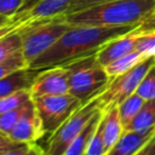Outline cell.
Returning <instances> with one entry per match:
<instances>
[{"label": "cell", "mask_w": 155, "mask_h": 155, "mask_svg": "<svg viewBox=\"0 0 155 155\" xmlns=\"http://www.w3.org/2000/svg\"><path fill=\"white\" fill-rule=\"evenodd\" d=\"M137 27H96L71 25L48 50L35 58L28 68L41 70L69 64L76 59L96 54L108 40L125 34Z\"/></svg>", "instance_id": "1"}, {"label": "cell", "mask_w": 155, "mask_h": 155, "mask_svg": "<svg viewBox=\"0 0 155 155\" xmlns=\"http://www.w3.org/2000/svg\"><path fill=\"white\" fill-rule=\"evenodd\" d=\"M155 10V0H119L65 15L71 25L138 27Z\"/></svg>", "instance_id": "2"}, {"label": "cell", "mask_w": 155, "mask_h": 155, "mask_svg": "<svg viewBox=\"0 0 155 155\" xmlns=\"http://www.w3.org/2000/svg\"><path fill=\"white\" fill-rule=\"evenodd\" d=\"M69 70V93L81 104L97 98L109 85L111 78L101 65L96 54H91L65 64Z\"/></svg>", "instance_id": "3"}, {"label": "cell", "mask_w": 155, "mask_h": 155, "mask_svg": "<svg viewBox=\"0 0 155 155\" xmlns=\"http://www.w3.org/2000/svg\"><path fill=\"white\" fill-rule=\"evenodd\" d=\"M71 24L67 21L65 15L56 16L47 19L25 22L19 29L21 51L29 65L35 58L48 50Z\"/></svg>", "instance_id": "4"}, {"label": "cell", "mask_w": 155, "mask_h": 155, "mask_svg": "<svg viewBox=\"0 0 155 155\" xmlns=\"http://www.w3.org/2000/svg\"><path fill=\"white\" fill-rule=\"evenodd\" d=\"M99 110L97 98L81 104L79 109L50 134L46 142V155H64L70 143Z\"/></svg>", "instance_id": "5"}, {"label": "cell", "mask_w": 155, "mask_h": 155, "mask_svg": "<svg viewBox=\"0 0 155 155\" xmlns=\"http://www.w3.org/2000/svg\"><path fill=\"white\" fill-rule=\"evenodd\" d=\"M33 102L46 134L54 132L81 105V102L70 93L35 97Z\"/></svg>", "instance_id": "6"}, {"label": "cell", "mask_w": 155, "mask_h": 155, "mask_svg": "<svg viewBox=\"0 0 155 155\" xmlns=\"http://www.w3.org/2000/svg\"><path fill=\"white\" fill-rule=\"evenodd\" d=\"M154 63H155V57L145 58L128 71L119 76L111 78L107 88L97 97L99 109L104 110L110 105H117L124 99H126L132 93H134L140 80Z\"/></svg>", "instance_id": "7"}, {"label": "cell", "mask_w": 155, "mask_h": 155, "mask_svg": "<svg viewBox=\"0 0 155 155\" xmlns=\"http://www.w3.org/2000/svg\"><path fill=\"white\" fill-rule=\"evenodd\" d=\"M31 98L69 93V70L65 65L39 70L30 88Z\"/></svg>", "instance_id": "8"}, {"label": "cell", "mask_w": 155, "mask_h": 155, "mask_svg": "<svg viewBox=\"0 0 155 155\" xmlns=\"http://www.w3.org/2000/svg\"><path fill=\"white\" fill-rule=\"evenodd\" d=\"M44 127L41 125L40 117L36 113L33 98L29 103L27 110L22 115V117L18 120V122L13 126L11 132L7 134L13 142L16 143H34L38 139H40L42 136H45Z\"/></svg>", "instance_id": "9"}, {"label": "cell", "mask_w": 155, "mask_h": 155, "mask_svg": "<svg viewBox=\"0 0 155 155\" xmlns=\"http://www.w3.org/2000/svg\"><path fill=\"white\" fill-rule=\"evenodd\" d=\"M73 0H38L13 16L15 22H33L65 15Z\"/></svg>", "instance_id": "10"}, {"label": "cell", "mask_w": 155, "mask_h": 155, "mask_svg": "<svg viewBox=\"0 0 155 155\" xmlns=\"http://www.w3.org/2000/svg\"><path fill=\"white\" fill-rule=\"evenodd\" d=\"M137 28H134L125 34H121L119 36H115V38L108 40L105 44H103L101 46V48L96 52V58H97L98 63L101 65L105 67L109 63H111L113 61L134 51Z\"/></svg>", "instance_id": "11"}, {"label": "cell", "mask_w": 155, "mask_h": 155, "mask_svg": "<svg viewBox=\"0 0 155 155\" xmlns=\"http://www.w3.org/2000/svg\"><path fill=\"white\" fill-rule=\"evenodd\" d=\"M155 134V127L142 131H124L117 142L105 155H134Z\"/></svg>", "instance_id": "12"}, {"label": "cell", "mask_w": 155, "mask_h": 155, "mask_svg": "<svg viewBox=\"0 0 155 155\" xmlns=\"http://www.w3.org/2000/svg\"><path fill=\"white\" fill-rule=\"evenodd\" d=\"M101 127H102L105 150L108 151L117 142V139L121 137V134L125 131L119 116L117 105H110L104 110H102Z\"/></svg>", "instance_id": "13"}, {"label": "cell", "mask_w": 155, "mask_h": 155, "mask_svg": "<svg viewBox=\"0 0 155 155\" xmlns=\"http://www.w3.org/2000/svg\"><path fill=\"white\" fill-rule=\"evenodd\" d=\"M39 70L22 68L0 79V98L6 97L19 90H29Z\"/></svg>", "instance_id": "14"}, {"label": "cell", "mask_w": 155, "mask_h": 155, "mask_svg": "<svg viewBox=\"0 0 155 155\" xmlns=\"http://www.w3.org/2000/svg\"><path fill=\"white\" fill-rule=\"evenodd\" d=\"M102 117V110H99L87 124L86 126L82 128V131L75 137V139L70 143V145L68 147L67 151L64 153V155H84L86 151V148L92 138V136L94 134L97 126L101 121Z\"/></svg>", "instance_id": "15"}, {"label": "cell", "mask_w": 155, "mask_h": 155, "mask_svg": "<svg viewBox=\"0 0 155 155\" xmlns=\"http://www.w3.org/2000/svg\"><path fill=\"white\" fill-rule=\"evenodd\" d=\"M155 127V98L144 101L142 108L125 131H142Z\"/></svg>", "instance_id": "16"}, {"label": "cell", "mask_w": 155, "mask_h": 155, "mask_svg": "<svg viewBox=\"0 0 155 155\" xmlns=\"http://www.w3.org/2000/svg\"><path fill=\"white\" fill-rule=\"evenodd\" d=\"M143 59H145V58L140 53H138L137 51H132V52L113 61L104 68L110 78H115V76H119V75L128 71L130 69L136 67L138 63H140Z\"/></svg>", "instance_id": "17"}, {"label": "cell", "mask_w": 155, "mask_h": 155, "mask_svg": "<svg viewBox=\"0 0 155 155\" xmlns=\"http://www.w3.org/2000/svg\"><path fill=\"white\" fill-rule=\"evenodd\" d=\"M143 103H144V99L134 92L130 97L124 99L120 104H117L119 116H120L121 124L124 126V130H126L128 127L131 121L134 119V116L137 115V113L142 108Z\"/></svg>", "instance_id": "18"}, {"label": "cell", "mask_w": 155, "mask_h": 155, "mask_svg": "<svg viewBox=\"0 0 155 155\" xmlns=\"http://www.w3.org/2000/svg\"><path fill=\"white\" fill-rule=\"evenodd\" d=\"M134 51L140 53L144 58L155 57V29L137 28V38Z\"/></svg>", "instance_id": "19"}, {"label": "cell", "mask_w": 155, "mask_h": 155, "mask_svg": "<svg viewBox=\"0 0 155 155\" xmlns=\"http://www.w3.org/2000/svg\"><path fill=\"white\" fill-rule=\"evenodd\" d=\"M30 102H31V99L28 101L27 103H24L23 105L18 107V108H15L12 110H8L6 113L0 114V133L7 136L11 132L13 126L18 122V120L22 117V115L27 110V108H28Z\"/></svg>", "instance_id": "20"}, {"label": "cell", "mask_w": 155, "mask_h": 155, "mask_svg": "<svg viewBox=\"0 0 155 155\" xmlns=\"http://www.w3.org/2000/svg\"><path fill=\"white\" fill-rule=\"evenodd\" d=\"M31 99L29 90H19L6 97L0 98V114L18 108Z\"/></svg>", "instance_id": "21"}, {"label": "cell", "mask_w": 155, "mask_h": 155, "mask_svg": "<svg viewBox=\"0 0 155 155\" xmlns=\"http://www.w3.org/2000/svg\"><path fill=\"white\" fill-rule=\"evenodd\" d=\"M19 29H17V30H15V31H12V33H10L6 36H4V38L0 39V62H2L4 59H6L13 52L21 50Z\"/></svg>", "instance_id": "22"}, {"label": "cell", "mask_w": 155, "mask_h": 155, "mask_svg": "<svg viewBox=\"0 0 155 155\" xmlns=\"http://www.w3.org/2000/svg\"><path fill=\"white\" fill-rule=\"evenodd\" d=\"M136 93L140 96L144 101L155 98V63L149 68V70L140 80Z\"/></svg>", "instance_id": "23"}, {"label": "cell", "mask_w": 155, "mask_h": 155, "mask_svg": "<svg viewBox=\"0 0 155 155\" xmlns=\"http://www.w3.org/2000/svg\"><path fill=\"white\" fill-rule=\"evenodd\" d=\"M28 64L22 54V51L18 50L16 52H13L12 54H10L6 59H4L2 62H0V79L8 75L10 73L22 69V68H27Z\"/></svg>", "instance_id": "24"}, {"label": "cell", "mask_w": 155, "mask_h": 155, "mask_svg": "<svg viewBox=\"0 0 155 155\" xmlns=\"http://www.w3.org/2000/svg\"><path fill=\"white\" fill-rule=\"evenodd\" d=\"M105 153H107V150H105L103 134H102L101 121H99V124L97 126V130H96L94 134L92 136L84 155H105Z\"/></svg>", "instance_id": "25"}, {"label": "cell", "mask_w": 155, "mask_h": 155, "mask_svg": "<svg viewBox=\"0 0 155 155\" xmlns=\"http://www.w3.org/2000/svg\"><path fill=\"white\" fill-rule=\"evenodd\" d=\"M27 6V0H0V15L13 18Z\"/></svg>", "instance_id": "26"}, {"label": "cell", "mask_w": 155, "mask_h": 155, "mask_svg": "<svg viewBox=\"0 0 155 155\" xmlns=\"http://www.w3.org/2000/svg\"><path fill=\"white\" fill-rule=\"evenodd\" d=\"M111 1H119V0H73L71 5L69 6L65 15L75 13V12H79V11L88 8V7L97 6V5L105 4V2H111Z\"/></svg>", "instance_id": "27"}, {"label": "cell", "mask_w": 155, "mask_h": 155, "mask_svg": "<svg viewBox=\"0 0 155 155\" xmlns=\"http://www.w3.org/2000/svg\"><path fill=\"white\" fill-rule=\"evenodd\" d=\"M19 143L13 142L8 136L0 133V155H4L5 153H7L8 150L13 149L15 147H17Z\"/></svg>", "instance_id": "28"}, {"label": "cell", "mask_w": 155, "mask_h": 155, "mask_svg": "<svg viewBox=\"0 0 155 155\" xmlns=\"http://www.w3.org/2000/svg\"><path fill=\"white\" fill-rule=\"evenodd\" d=\"M134 155H155V134H154V137H153L142 149H139Z\"/></svg>", "instance_id": "29"}, {"label": "cell", "mask_w": 155, "mask_h": 155, "mask_svg": "<svg viewBox=\"0 0 155 155\" xmlns=\"http://www.w3.org/2000/svg\"><path fill=\"white\" fill-rule=\"evenodd\" d=\"M24 23L25 22H16V23H11L8 25H5V27L0 28V39L4 38V36H6L7 34H10V33H12V31H15L17 29H19Z\"/></svg>", "instance_id": "30"}, {"label": "cell", "mask_w": 155, "mask_h": 155, "mask_svg": "<svg viewBox=\"0 0 155 155\" xmlns=\"http://www.w3.org/2000/svg\"><path fill=\"white\" fill-rule=\"evenodd\" d=\"M23 155H46V153L44 151L42 148H40L34 142V143H29L28 144V148H27V150L24 151Z\"/></svg>", "instance_id": "31"}, {"label": "cell", "mask_w": 155, "mask_h": 155, "mask_svg": "<svg viewBox=\"0 0 155 155\" xmlns=\"http://www.w3.org/2000/svg\"><path fill=\"white\" fill-rule=\"evenodd\" d=\"M27 148H28V144H25V143H19L17 147H15L13 149L8 150V151L5 153L4 155H23L24 151L27 150Z\"/></svg>", "instance_id": "32"}, {"label": "cell", "mask_w": 155, "mask_h": 155, "mask_svg": "<svg viewBox=\"0 0 155 155\" xmlns=\"http://www.w3.org/2000/svg\"><path fill=\"white\" fill-rule=\"evenodd\" d=\"M11 23H16V22L12 18H10V17H5V16H1L0 15V28H2L5 25H8Z\"/></svg>", "instance_id": "33"}, {"label": "cell", "mask_w": 155, "mask_h": 155, "mask_svg": "<svg viewBox=\"0 0 155 155\" xmlns=\"http://www.w3.org/2000/svg\"><path fill=\"white\" fill-rule=\"evenodd\" d=\"M30 1H31V0H27V6L29 5V2H30ZM27 6H25V7H27ZM23 10H24V8H23Z\"/></svg>", "instance_id": "34"}, {"label": "cell", "mask_w": 155, "mask_h": 155, "mask_svg": "<svg viewBox=\"0 0 155 155\" xmlns=\"http://www.w3.org/2000/svg\"><path fill=\"white\" fill-rule=\"evenodd\" d=\"M150 17H155V10H154V12H153V15H151Z\"/></svg>", "instance_id": "35"}]
</instances>
